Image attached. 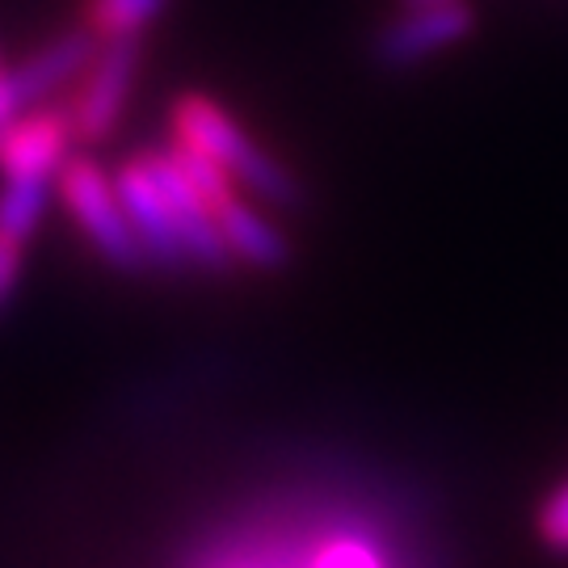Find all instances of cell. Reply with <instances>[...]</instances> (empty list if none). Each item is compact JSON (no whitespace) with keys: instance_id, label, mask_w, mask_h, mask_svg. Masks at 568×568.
I'll return each instance as SVG.
<instances>
[{"instance_id":"12","label":"cell","mask_w":568,"mask_h":568,"mask_svg":"<svg viewBox=\"0 0 568 568\" xmlns=\"http://www.w3.org/2000/svg\"><path fill=\"white\" fill-rule=\"evenodd\" d=\"M535 527H539V539H544L551 551L568 556V480L539 506V523H535Z\"/></svg>"},{"instance_id":"6","label":"cell","mask_w":568,"mask_h":568,"mask_svg":"<svg viewBox=\"0 0 568 568\" xmlns=\"http://www.w3.org/2000/svg\"><path fill=\"white\" fill-rule=\"evenodd\" d=\"M114 190L122 199V211L135 227V236L143 244V257L148 265H161V270H190L182 253V241H178V227L169 220V203L161 194V182L152 178V169L143 161V152H135L131 161H122L114 169Z\"/></svg>"},{"instance_id":"3","label":"cell","mask_w":568,"mask_h":568,"mask_svg":"<svg viewBox=\"0 0 568 568\" xmlns=\"http://www.w3.org/2000/svg\"><path fill=\"white\" fill-rule=\"evenodd\" d=\"M143 39H110L98 42L93 60L84 68V77L72 84V126H77V143L98 148L119 131L131 89L140 77Z\"/></svg>"},{"instance_id":"7","label":"cell","mask_w":568,"mask_h":568,"mask_svg":"<svg viewBox=\"0 0 568 568\" xmlns=\"http://www.w3.org/2000/svg\"><path fill=\"white\" fill-rule=\"evenodd\" d=\"M93 51H98V39H93L84 26H72V30H63V34L42 42L30 60H21L18 68H9V84H13V93H18L21 110L55 102L63 89H72V84L84 77Z\"/></svg>"},{"instance_id":"14","label":"cell","mask_w":568,"mask_h":568,"mask_svg":"<svg viewBox=\"0 0 568 568\" xmlns=\"http://www.w3.org/2000/svg\"><path fill=\"white\" fill-rule=\"evenodd\" d=\"M206 568H300V551L295 556H278V551H265V556H220Z\"/></svg>"},{"instance_id":"5","label":"cell","mask_w":568,"mask_h":568,"mask_svg":"<svg viewBox=\"0 0 568 568\" xmlns=\"http://www.w3.org/2000/svg\"><path fill=\"white\" fill-rule=\"evenodd\" d=\"M77 148L72 110L60 102H42L21 110L13 126L0 135V178L4 182H55L60 164Z\"/></svg>"},{"instance_id":"8","label":"cell","mask_w":568,"mask_h":568,"mask_svg":"<svg viewBox=\"0 0 568 568\" xmlns=\"http://www.w3.org/2000/svg\"><path fill=\"white\" fill-rule=\"evenodd\" d=\"M215 224L224 236L232 262H244L253 270H283L291 262V241L274 220H265L257 206H248L236 194L215 211Z\"/></svg>"},{"instance_id":"13","label":"cell","mask_w":568,"mask_h":568,"mask_svg":"<svg viewBox=\"0 0 568 568\" xmlns=\"http://www.w3.org/2000/svg\"><path fill=\"white\" fill-rule=\"evenodd\" d=\"M21 265H26V244L0 232V307L9 304V295L18 291Z\"/></svg>"},{"instance_id":"4","label":"cell","mask_w":568,"mask_h":568,"mask_svg":"<svg viewBox=\"0 0 568 568\" xmlns=\"http://www.w3.org/2000/svg\"><path fill=\"white\" fill-rule=\"evenodd\" d=\"M471 34H476V9L467 0L417 4V9H400L396 18H387L375 30L371 60L384 72H408V68H422V63L455 51Z\"/></svg>"},{"instance_id":"11","label":"cell","mask_w":568,"mask_h":568,"mask_svg":"<svg viewBox=\"0 0 568 568\" xmlns=\"http://www.w3.org/2000/svg\"><path fill=\"white\" fill-rule=\"evenodd\" d=\"M304 568H387V560L358 530H328L316 539Z\"/></svg>"},{"instance_id":"16","label":"cell","mask_w":568,"mask_h":568,"mask_svg":"<svg viewBox=\"0 0 568 568\" xmlns=\"http://www.w3.org/2000/svg\"><path fill=\"white\" fill-rule=\"evenodd\" d=\"M0 68H4V63H0Z\"/></svg>"},{"instance_id":"15","label":"cell","mask_w":568,"mask_h":568,"mask_svg":"<svg viewBox=\"0 0 568 568\" xmlns=\"http://www.w3.org/2000/svg\"><path fill=\"white\" fill-rule=\"evenodd\" d=\"M400 9H417V4H447V0H396Z\"/></svg>"},{"instance_id":"10","label":"cell","mask_w":568,"mask_h":568,"mask_svg":"<svg viewBox=\"0 0 568 568\" xmlns=\"http://www.w3.org/2000/svg\"><path fill=\"white\" fill-rule=\"evenodd\" d=\"M55 182H4L0 185V232L13 241H30L39 232L42 215H47V199H51Z\"/></svg>"},{"instance_id":"9","label":"cell","mask_w":568,"mask_h":568,"mask_svg":"<svg viewBox=\"0 0 568 568\" xmlns=\"http://www.w3.org/2000/svg\"><path fill=\"white\" fill-rule=\"evenodd\" d=\"M173 0H84L81 26L98 42L110 39H143L169 13Z\"/></svg>"},{"instance_id":"2","label":"cell","mask_w":568,"mask_h":568,"mask_svg":"<svg viewBox=\"0 0 568 568\" xmlns=\"http://www.w3.org/2000/svg\"><path fill=\"white\" fill-rule=\"evenodd\" d=\"M55 194H60L63 211L72 215V224L81 227V236L98 248V257L105 265H114L122 274H135L148 265L140 236H135V227L122 211L114 178L102 164L72 152L55 173Z\"/></svg>"},{"instance_id":"1","label":"cell","mask_w":568,"mask_h":568,"mask_svg":"<svg viewBox=\"0 0 568 568\" xmlns=\"http://www.w3.org/2000/svg\"><path fill=\"white\" fill-rule=\"evenodd\" d=\"M169 131H173L178 143H185V148L203 152L206 161L220 164L232 182L244 185L248 194H257L265 206H278V211L304 206L300 178L283 161H274L215 98H206V93H178L173 110H169Z\"/></svg>"}]
</instances>
